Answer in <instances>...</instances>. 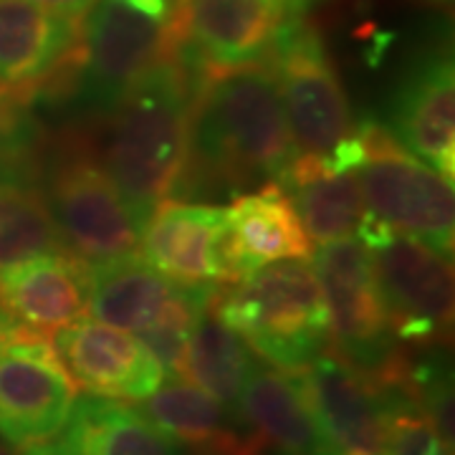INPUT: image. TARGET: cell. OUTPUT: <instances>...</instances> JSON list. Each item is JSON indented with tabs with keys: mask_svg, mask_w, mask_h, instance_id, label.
<instances>
[{
	"mask_svg": "<svg viewBox=\"0 0 455 455\" xmlns=\"http://www.w3.org/2000/svg\"><path fill=\"white\" fill-rule=\"evenodd\" d=\"M188 152L228 190L281 182L293 142L274 71L259 64L215 68L197 97Z\"/></svg>",
	"mask_w": 455,
	"mask_h": 455,
	"instance_id": "obj_1",
	"label": "cell"
},
{
	"mask_svg": "<svg viewBox=\"0 0 455 455\" xmlns=\"http://www.w3.org/2000/svg\"><path fill=\"white\" fill-rule=\"evenodd\" d=\"M190 149V112L182 68L157 59L116 99L101 137V170L147 223L178 188Z\"/></svg>",
	"mask_w": 455,
	"mask_h": 455,
	"instance_id": "obj_2",
	"label": "cell"
},
{
	"mask_svg": "<svg viewBox=\"0 0 455 455\" xmlns=\"http://www.w3.org/2000/svg\"><path fill=\"white\" fill-rule=\"evenodd\" d=\"M218 316L268 364L281 372H304L329 347L324 293L309 259L268 263L215 293Z\"/></svg>",
	"mask_w": 455,
	"mask_h": 455,
	"instance_id": "obj_3",
	"label": "cell"
},
{
	"mask_svg": "<svg viewBox=\"0 0 455 455\" xmlns=\"http://www.w3.org/2000/svg\"><path fill=\"white\" fill-rule=\"evenodd\" d=\"M364 163L357 178L367 212L395 233L415 235L451 253L455 228L453 180L410 155L390 127L364 122L357 132Z\"/></svg>",
	"mask_w": 455,
	"mask_h": 455,
	"instance_id": "obj_4",
	"label": "cell"
},
{
	"mask_svg": "<svg viewBox=\"0 0 455 455\" xmlns=\"http://www.w3.org/2000/svg\"><path fill=\"white\" fill-rule=\"evenodd\" d=\"M355 238L372 253L392 334L405 341L443 337L453 322L451 253L415 235L395 233L370 212Z\"/></svg>",
	"mask_w": 455,
	"mask_h": 455,
	"instance_id": "obj_5",
	"label": "cell"
},
{
	"mask_svg": "<svg viewBox=\"0 0 455 455\" xmlns=\"http://www.w3.org/2000/svg\"><path fill=\"white\" fill-rule=\"evenodd\" d=\"M329 314V337L339 357L377 385L397 359L372 253L359 238L319 245L311 260Z\"/></svg>",
	"mask_w": 455,
	"mask_h": 455,
	"instance_id": "obj_6",
	"label": "cell"
},
{
	"mask_svg": "<svg viewBox=\"0 0 455 455\" xmlns=\"http://www.w3.org/2000/svg\"><path fill=\"white\" fill-rule=\"evenodd\" d=\"M276 76L281 104L293 142V157L326 160L355 137L349 101L319 36L293 23L276 38Z\"/></svg>",
	"mask_w": 455,
	"mask_h": 455,
	"instance_id": "obj_7",
	"label": "cell"
},
{
	"mask_svg": "<svg viewBox=\"0 0 455 455\" xmlns=\"http://www.w3.org/2000/svg\"><path fill=\"white\" fill-rule=\"evenodd\" d=\"M79 397L53 344L38 331L0 341V438L11 445L46 443L64 430Z\"/></svg>",
	"mask_w": 455,
	"mask_h": 455,
	"instance_id": "obj_8",
	"label": "cell"
},
{
	"mask_svg": "<svg viewBox=\"0 0 455 455\" xmlns=\"http://www.w3.org/2000/svg\"><path fill=\"white\" fill-rule=\"evenodd\" d=\"M172 20L170 0H97L84 13V92L94 104H116L160 59Z\"/></svg>",
	"mask_w": 455,
	"mask_h": 455,
	"instance_id": "obj_9",
	"label": "cell"
},
{
	"mask_svg": "<svg viewBox=\"0 0 455 455\" xmlns=\"http://www.w3.org/2000/svg\"><path fill=\"white\" fill-rule=\"evenodd\" d=\"M51 212L66 251L89 266L137 259L142 220L107 172L89 160L61 164L51 182Z\"/></svg>",
	"mask_w": 455,
	"mask_h": 455,
	"instance_id": "obj_10",
	"label": "cell"
},
{
	"mask_svg": "<svg viewBox=\"0 0 455 455\" xmlns=\"http://www.w3.org/2000/svg\"><path fill=\"white\" fill-rule=\"evenodd\" d=\"M51 344L76 387L97 397L142 403L167 379L142 341L97 319L53 331Z\"/></svg>",
	"mask_w": 455,
	"mask_h": 455,
	"instance_id": "obj_11",
	"label": "cell"
},
{
	"mask_svg": "<svg viewBox=\"0 0 455 455\" xmlns=\"http://www.w3.org/2000/svg\"><path fill=\"white\" fill-rule=\"evenodd\" d=\"M226 208L203 203H160L147 218L140 253L147 266L167 278L205 286L228 278Z\"/></svg>",
	"mask_w": 455,
	"mask_h": 455,
	"instance_id": "obj_12",
	"label": "cell"
},
{
	"mask_svg": "<svg viewBox=\"0 0 455 455\" xmlns=\"http://www.w3.org/2000/svg\"><path fill=\"white\" fill-rule=\"evenodd\" d=\"M223 256L230 281H241L276 260L309 259V235L278 182L243 193L226 208Z\"/></svg>",
	"mask_w": 455,
	"mask_h": 455,
	"instance_id": "obj_13",
	"label": "cell"
},
{
	"mask_svg": "<svg viewBox=\"0 0 455 455\" xmlns=\"http://www.w3.org/2000/svg\"><path fill=\"white\" fill-rule=\"evenodd\" d=\"M309 405L324 435L344 451H382L385 397L337 355H319L301 372Z\"/></svg>",
	"mask_w": 455,
	"mask_h": 455,
	"instance_id": "obj_14",
	"label": "cell"
},
{
	"mask_svg": "<svg viewBox=\"0 0 455 455\" xmlns=\"http://www.w3.org/2000/svg\"><path fill=\"white\" fill-rule=\"evenodd\" d=\"M289 0H180V28L215 68L253 64L276 44Z\"/></svg>",
	"mask_w": 455,
	"mask_h": 455,
	"instance_id": "obj_15",
	"label": "cell"
},
{
	"mask_svg": "<svg viewBox=\"0 0 455 455\" xmlns=\"http://www.w3.org/2000/svg\"><path fill=\"white\" fill-rule=\"evenodd\" d=\"M92 266L71 253H49L0 271V304L36 331H59L89 309Z\"/></svg>",
	"mask_w": 455,
	"mask_h": 455,
	"instance_id": "obj_16",
	"label": "cell"
},
{
	"mask_svg": "<svg viewBox=\"0 0 455 455\" xmlns=\"http://www.w3.org/2000/svg\"><path fill=\"white\" fill-rule=\"evenodd\" d=\"M238 415L281 455H341L316 423L301 372L268 370L259 362L241 390Z\"/></svg>",
	"mask_w": 455,
	"mask_h": 455,
	"instance_id": "obj_17",
	"label": "cell"
},
{
	"mask_svg": "<svg viewBox=\"0 0 455 455\" xmlns=\"http://www.w3.org/2000/svg\"><path fill=\"white\" fill-rule=\"evenodd\" d=\"M390 132L410 155L453 180L455 84L451 59L433 56L407 76L392 107Z\"/></svg>",
	"mask_w": 455,
	"mask_h": 455,
	"instance_id": "obj_18",
	"label": "cell"
},
{
	"mask_svg": "<svg viewBox=\"0 0 455 455\" xmlns=\"http://www.w3.org/2000/svg\"><path fill=\"white\" fill-rule=\"evenodd\" d=\"M140 412L175 443L208 455H263L268 451L241 415L185 379L163 382L145 397Z\"/></svg>",
	"mask_w": 455,
	"mask_h": 455,
	"instance_id": "obj_19",
	"label": "cell"
},
{
	"mask_svg": "<svg viewBox=\"0 0 455 455\" xmlns=\"http://www.w3.org/2000/svg\"><path fill=\"white\" fill-rule=\"evenodd\" d=\"M311 243L355 238L367 218L357 172H331L319 157L296 155L278 182Z\"/></svg>",
	"mask_w": 455,
	"mask_h": 455,
	"instance_id": "obj_20",
	"label": "cell"
},
{
	"mask_svg": "<svg viewBox=\"0 0 455 455\" xmlns=\"http://www.w3.org/2000/svg\"><path fill=\"white\" fill-rule=\"evenodd\" d=\"M193 286L167 278L142 259L92 266V316L122 331L142 334L163 322Z\"/></svg>",
	"mask_w": 455,
	"mask_h": 455,
	"instance_id": "obj_21",
	"label": "cell"
},
{
	"mask_svg": "<svg viewBox=\"0 0 455 455\" xmlns=\"http://www.w3.org/2000/svg\"><path fill=\"white\" fill-rule=\"evenodd\" d=\"M61 433L74 455H180L178 443L140 410L97 395L76 397Z\"/></svg>",
	"mask_w": 455,
	"mask_h": 455,
	"instance_id": "obj_22",
	"label": "cell"
},
{
	"mask_svg": "<svg viewBox=\"0 0 455 455\" xmlns=\"http://www.w3.org/2000/svg\"><path fill=\"white\" fill-rule=\"evenodd\" d=\"M74 41V23L33 0H0V84L41 79Z\"/></svg>",
	"mask_w": 455,
	"mask_h": 455,
	"instance_id": "obj_23",
	"label": "cell"
},
{
	"mask_svg": "<svg viewBox=\"0 0 455 455\" xmlns=\"http://www.w3.org/2000/svg\"><path fill=\"white\" fill-rule=\"evenodd\" d=\"M256 364L251 347L218 316L211 299L190 331L180 377L238 415V397Z\"/></svg>",
	"mask_w": 455,
	"mask_h": 455,
	"instance_id": "obj_24",
	"label": "cell"
},
{
	"mask_svg": "<svg viewBox=\"0 0 455 455\" xmlns=\"http://www.w3.org/2000/svg\"><path fill=\"white\" fill-rule=\"evenodd\" d=\"M61 251L64 238L44 196L18 180H0V271Z\"/></svg>",
	"mask_w": 455,
	"mask_h": 455,
	"instance_id": "obj_25",
	"label": "cell"
},
{
	"mask_svg": "<svg viewBox=\"0 0 455 455\" xmlns=\"http://www.w3.org/2000/svg\"><path fill=\"white\" fill-rule=\"evenodd\" d=\"M18 137V116L13 112V107L0 97V157L8 155Z\"/></svg>",
	"mask_w": 455,
	"mask_h": 455,
	"instance_id": "obj_26",
	"label": "cell"
},
{
	"mask_svg": "<svg viewBox=\"0 0 455 455\" xmlns=\"http://www.w3.org/2000/svg\"><path fill=\"white\" fill-rule=\"evenodd\" d=\"M33 3H38L41 8H46L51 13H56V16L74 20V18L84 16L97 0H33Z\"/></svg>",
	"mask_w": 455,
	"mask_h": 455,
	"instance_id": "obj_27",
	"label": "cell"
},
{
	"mask_svg": "<svg viewBox=\"0 0 455 455\" xmlns=\"http://www.w3.org/2000/svg\"><path fill=\"white\" fill-rule=\"evenodd\" d=\"M23 455H74L64 443H36V445H28V451Z\"/></svg>",
	"mask_w": 455,
	"mask_h": 455,
	"instance_id": "obj_28",
	"label": "cell"
},
{
	"mask_svg": "<svg viewBox=\"0 0 455 455\" xmlns=\"http://www.w3.org/2000/svg\"><path fill=\"white\" fill-rule=\"evenodd\" d=\"M13 331H16V329L11 326V322H8V319L3 316V311H0V339H5V337H11Z\"/></svg>",
	"mask_w": 455,
	"mask_h": 455,
	"instance_id": "obj_29",
	"label": "cell"
},
{
	"mask_svg": "<svg viewBox=\"0 0 455 455\" xmlns=\"http://www.w3.org/2000/svg\"><path fill=\"white\" fill-rule=\"evenodd\" d=\"M0 455H20V453H18L16 445H11V443H5V440L0 438Z\"/></svg>",
	"mask_w": 455,
	"mask_h": 455,
	"instance_id": "obj_30",
	"label": "cell"
},
{
	"mask_svg": "<svg viewBox=\"0 0 455 455\" xmlns=\"http://www.w3.org/2000/svg\"><path fill=\"white\" fill-rule=\"evenodd\" d=\"M341 455H377V453H370V451H357V448H355V451H344Z\"/></svg>",
	"mask_w": 455,
	"mask_h": 455,
	"instance_id": "obj_31",
	"label": "cell"
},
{
	"mask_svg": "<svg viewBox=\"0 0 455 455\" xmlns=\"http://www.w3.org/2000/svg\"><path fill=\"white\" fill-rule=\"evenodd\" d=\"M296 3H301V0H296Z\"/></svg>",
	"mask_w": 455,
	"mask_h": 455,
	"instance_id": "obj_32",
	"label": "cell"
},
{
	"mask_svg": "<svg viewBox=\"0 0 455 455\" xmlns=\"http://www.w3.org/2000/svg\"><path fill=\"white\" fill-rule=\"evenodd\" d=\"M0 341H3V339H0Z\"/></svg>",
	"mask_w": 455,
	"mask_h": 455,
	"instance_id": "obj_33",
	"label": "cell"
}]
</instances>
